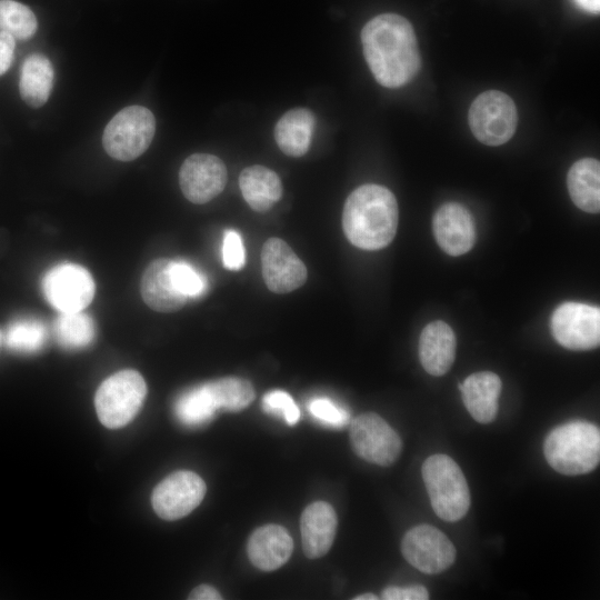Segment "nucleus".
Here are the masks:
<instances>
[{"label": "nucleus", "mask_w": 600, "mask_h": 600, "mask_svg": "<svg viewBox=\"0 0 600 600\" xmlns=\"http://www.w3.org/2000/svg\"><path fill=\"white\" fill-rule=\"evenodd\" d=\"M361 42L366 61L381 86L400 88L418 74L421 59L417 37L402 16H376L363 27Z\"/></svg>", "instance_id": "1"}, {"label": "nucleus", "mask_w": 600, "mask_h": 600, "mask_svg": "<svg viewBox=\"0 0 600 600\" xmlns=\"http://www.w3.org/2000/svg\"><path fill=\"white\" fill-rule=\"evenodd\" d=\"M399 221L396 197L386 187L363 184L346 200L342 227L348 240L363 250H379L391 243Z\"/></svg>", "instance_id": "2"}, {"label": "nucleus", "mask_w": 600, "mask_h": 600, "mask_svg": "<svg viewBox=\"0 0 600 600\" xmlns=\"http://www.w3.org/2000/svg\"><path fill=\"white\" fill-rule=\"evenodd\" d=\"M543 453L559 473L584 474L600 461V432L587 421H572L554 428L546 438Z\"/></svg>", "instance_id": "3"}, {"label": "nucleus", "mask_w": 600, "mask_h": 600, "mask_svg": "<svg viewBox=\"0 0 600 600\" xmlns=\"http://www.w3.org/2000/svg\"><path fill=\"white\" fill-rule=\"evenodd\" d=\"M421 471L436 514L448 522L462 519L470 507V491L457 462L446 454H432Z\"/></svg>", "instance_id": "4"}, {"label": "nucleus", "mask_w": 600, "mask_h": 600, "mask_svg": "<svg viewBox=\"0 0 600 600\" xmlns=\"http://www.w3.org/2000/svg\"><path fill=\"white\" fill-rule=\"evenodd\" d=\"M146 396L147 384L138 371L116 372L99 386L94 396L100 422L109 429L124 427L139 412Z\"/></svg>", "instance_id": "5"}, {"label": "nucleus", "mask_w": 600, "mask_h": 600, "mask_svg": "<svg viewBox=\"0 0 600 600\" xmlns=\"http://www.w3.org/2000/svg\"><path fill=\"white\" fill-rule=\"evenodd\" d=\"M156 132L153 113L142 106L120 110L106 126L102 144L106 152L119 161L140 157L150 146Z\"/></svg>", "instance_id": "6"}, {"label": "nucleus", "mask_w": 600, "mask_h": 600, "mask_svg": "<svg viewBox=\"0 0 600 600\" xmlns=\"http://www.w3.org/2000/svg\"><path fill=\"white\" fill-rule=\"evenodd\" d=\"M468 119L471 132L480 142L500 146L514 134L518 113L513 100L508 94L489 90L473 100Z\"/></svg>", "instance_id": "7"}, {"label": "nucleus", "mask_w": 600, "mask_h": 600, "mask_svg": "<svg viewBox=\"0 0 600 600\" xmlns=\"http://www.w3.org/2000/svg\"><path fill=\"white\" fill-rule=\"evenodd\" d=\"M47 301L60 312L82 311L94 297L96 284L90 272L76 263L52 267L42 279Z\"/></svg>", "instance_id": "8"}, {"label": "nucleus", "mask_w": 600, "mask_h": 600, "mask_svg": "<svg viewBox=\"0 0 600 600\" xmlns=\"http://www.w3.org/2000/svg\"><path fill=\"white\" fill-rule=\"evenodd\" d=\"M350 441L357 456L379 466L392 464L402 449L399 434L373 412L362 413L351 421Z\"/></svg>", "instance_id": "9"}, {"label": "nucleus", "mask_w": 600, "mask_h": 600, "mask_svg": "<svg viewBox=\"0 0 600 600\" xmlns=\"http://www.w3.org/2000/svg\"><path fill=\"white\" fill-rule=\"evenodd\" d=\"M550 324L553 338L567 349L590 350L600 343L598 307L564 302L553 311Z\"/></svg>", "instance_id": "10"}, {"label": "nucleus", "mask_w": 600, "mask_h": 600, "mask_svg": "<svg viewBox=\"0 0 600 600\" xmlns=\"http://www.w3.org/2000/svg\"><path fill=\"white\" fill-rule=\"evenodd\" d=\"M404 559L423 573L436 574L448 569L456 559V549L439 529L420 524L411 528L401 542Z\"/></svg>", "instance_id": "11"}, {"label": "nucleus", "mask_w": 600, "mask_h": 600, "mask_svg": "<svg viewBox=\"0 0 600 600\" xmlns=\"http://www.w3.org/2000/svg\"><path fill=\"white\" fill-rule=\"evenodd\" d=\"M206 491V483L197 473L181 470L171 473L154 488L151 502L160 518L178 520L200 504Z\"/></svg>", "instance_id": "12"}, {"label": "nucleus", "mask_w": 600, "mask_h": 600, "mask_svg": "<svg viewBox=\"0 0 600 600\" xmlns=\"http://www.w3.org/2000/svg\"><path fill=\"white\" fill-rule=\"evenodd\" d=\"M223 161L214 154L193 153L181 164L179 184L183 196L196 204H203L219 196L227 183Z\"/></svg>", "instance_id": "13"}, {"label": "nucleus", "mask_w": 600, "mask_h": 600, "mask_svg": "<svg viewBox=\"0 0 600 600\" xmlns=\"http://www.w3.org/2000/svg\"><path fill=\"white\" fill-rule=\"evenodd\" d=\"M262 276L268 289L274 293H288L300 288L307 280V268L289 244L270 238L261 251Z\"/></svg>", "instance_id": "14"}, {"label": "nucleus", "mask_w": 600, "mask_h": 600, "mask_svg": "<svg viewBox=\"0 0 600 600\" xmlns=\"http://www.w3.org/2000/svg\"><path fill=\"white\" fill-rule=\"evenodd\" d=\"M432 226L439 247L450 256H462L474 244L472 216L458 202L442 204L434 213Z\"/></svg>", "instance_id": "15"}, {"label": "nucleus", "mask_w": 600, "mask_h": 600, "mask_svg": "<svg viewBox=\"0 0 600 600\" xmlns=\"http://www.w3.org/2000/svg\"><path fill=\"white\" fill-rule=\"evenodd\" d=\"M171 260L159 258L149 263L140 282V292L148 307L158 312L180 310L188 298L179 292L170 273Z\"/></svg>", "instance_id": "16"}, {"label": "nucleus", "mask_w": 600, "mask_h": 600, "mask_svg": "<svg viewBox=\"0 0 600 600\" xmlns=\"http://www.w3.org/2000/svg\"><path fill=\"white\" fill-rule=\"evenodd\" d=\"M302 548L310 559L323 557L331 548L337 531V514L324 501L309 504L300 520Z\"/></svg>", "instance_id": "17"}, {"label": "nucleus", "mask_w": 600, "mask_h": 600, "mask_svg": "<svg viewBox=\"0 0 600 600\" xmlns=\"http://www.w3.org/2000/svg\"><path fill=\"white\" fill-rule=\"evenodd\" d=\"M293 550V541L287 529L267 524L252 532L247 544L250 561L258 569L272 571L283 566Z\"/></svg>", "instance_id": "18"}, {"label": "nucleus", "mask_w": 600, "mask_h": 600, "mask_svg": "<svg viewBox=\"0 0 600 600\" xmlns=\"http://www.w3.org/2000/svg\"><path fill=\"white\" fill-rule=\"evenodd\" d=\"M456 356V337L443 321L427 324L419 339V358L431 376H442L451 368Z\"/></svg>", "instance_id": "19"}, {"label": "nucleus", "mask_w": 600, "mask_h": 600, "mask_svg": "<svg viewBox=\"0 0 600 600\" xmlns=\"http://www.w3.org/2000/svg\"><path fill=\"white\" fill-rule=\"evenodd\" d=\"M459 389L467 410L476 421L489 423L494 420L501 391V380L496 373H472L459 383Z\"/></svg>", "instance_id": "20"}, {"label": "nucleus", "mask_w": 600, "mask_h": 600, "mask_svg": "<svg viewBox=\"0 0 600 600\" xmlns=\"http://www.w3.org/2000/svg\"><path fill=\"white\" fill-rule=\"evenodd\" d=\"M316 127V117L308 108L287 111L276 123L274 140L280 150L290 157L308 152Z\"/></svg>", "instance_id": "21"}, {"label": "nucleus", "mask_w": 600, "mask_h": 600, "mask_svg": "<svg viewBox=\"0 0 600 600\" xmlns=\"http://www.w3.org/2000/svg\"><path fill=\"white\" fill-rule=\"evenodd\" d=\"M239 187L246 202L259 212L268 211L282 196L279 176L259 164L247 167L241 171Z\"/></svg>", "instance_id": "22"}, {"label": "nucleus", "mask_w": 600, "mask_h": 600, "mask_svg": "<svg viewBox=\"0 0 600 600\" xmlns=\"http://www.w3.org/2000/svg\"><path fill=\"white\" fill-rule=\"evenodd\" d=\"M54 79L50 59L42 53L28 56L20 69L19 91L31 108H41L49 99Z\"/></svg>", "instance_id": "23"}, {"label": "nucleus", "mask_w": 600, "mask_h": 600, "mask_svg": "<svg viewBox=\"0 0 600 600\" xmlns=\"http://www.w3.org/2000/svg\"><path fill=\"white\" fill-rule=\"evenodd\" d=\"M567 186L573 203L582 211L598 213L600 210V163L583 158L572 164Z\"/></svg>", "instance_id": "24"}, {"label": "nucleus", "mask_w": 600, "mask_h": 600, "mask_svg": "<svg viewBox=\"0 0 600 600\" xmlns=\"http://www.w3.org/2000/svg\"><path fill=\"white\" fill-rule=\"evenodd\" d=\"M58 343L70 350L89 346L96 334L94 322L83 311L61 312L53 324Z\"/></svg>", "instance_id": "25"}, {"label": "nucleus", "mask_w": 600, "mask_h": 600, "mask_svg": "<svg viewBox=\"0 0 600 600\" xmlns=\"http://www.w3.org/2000/svg\"><path fill=\"white\" fill-rule=\"evenodd\" d=\"M217 410L218 407L207 383L183 392L174 403L176 417L187 426L208 422Z\"/></svg>", "instance_id": "26"}, {"label": "nucleus", "mask_w": 600, "mask_h": 600, "mask_svg": "<svg viewBox=\"0 0 600 600\" xmlns=\"http://www.w3.org/2000/svg\"><path fill=\"white\" fill-rule=\"evenodd\" d=\"M48 331L37 318H21L12 321L3 332V343L19 353H36L46 344Z\"/></svg>", "instance_id": "27"}, {"label": "nucleus", "mask_w": 600, "mask_h": 600, "mask_svg": "<svg viewBox=\"0 0 600 600\" xmlns=\"http://www.w3.org/2000/svg\"><path fill=\"white\" fill-rule=\"evenodd\" d=\"M218 409L240 411L254 399V389L250 381L238 377H226L207 382Z\"/></svg>", "instance_id": "28"}, {"label": "nucleus", "mask_w": 600, "mask_h": 600, "mask_svg": "<svg viewBox=\"0 0 600 600\" xmlns=\"http://www.w3.org/2000/svg\"><path fill=\"white\" fill-rule=\"evenodd\" d=\"M37 28L38 21L30 8L16 0H0V31L18 40H28Z\"/></svg>", "instance_id": "29"}, {"label": "nucleus", "mask_w": 600, "mask_h": 600, "mask_svg": "<svg viewBox=\"0 0 600 600\" xmlns=\"http://www.w3.org/2000/svg\"><path fill=\"white\" fill-rule=\"evenodd\" d=\"M170 273L179 292L189 298L200 297L207 290V279L183 260H171Z\"/></svg>", "instance_id": "30"}, {"label": "nucleus", "mask_w": 600, "mask_h": 600, "mask_svg": "<svg viewBox=\"0 0 600 600\" xmlns=\"http://www.w3.org/2000/svg\"><path fill=\"white\" fill-rule=\"evenodd\" d=\"M262 403L266 411L282 417L290 426L299 421L300 411L292 397L283 390L268 392L263 397Z\"/></svg>", "instance_id": "31"}, {"label": "nucleus", "mask_w": 600, "mask_h": 600, "mask_svg": "<svg viewBox=\"0 0 600 600\" xmlns=\"http://www.w3.org/2000/svg\"><path fill=\"white\" fill-rule=\"evenodd\" d=\"M308 409L317 420L331 427H343L350 420L349 412L328 398L312 399L308 404Z\"/></svg>", "instance_id": "32"}, {"label": "nucleus", "mask_w": 600, "mask_h": 600, "mask_svg": "<svg viewBox=\"0 0 600 600\" xmlns=\"http://www.w3.org/2000/svg\"><path fill=\"white\" fill-rule=\"evenodd\" d=\"M222 262L228 270L237 271L246 263V250L242 238L234 230H227L222 241Z\"/></svg>", "instance_id": "33"}, {"label": "nucleus", "mask_w": 600, "mask_h": 600, "mask_svg": "<svg viewBox=\"0 0 600 600\" xmlns=\"http://www.w3.org/2000/svg\"><path fill=\"white\" fill-rule=\"evenodd\" d=\"M381 598L384 600H426L429 599V592L421 584L406 588L388 587L382 591Z\"/></svg>", "instance_id": "34"}, {"label": "nucleus", "mask_w": 600, "mask_h": 600, "mask_svg": "<svg viewBox=\"0 0 600 600\" xmlns=\"http://www.w3.org/2000/svg\"><path fill=\"white\" fill-rule=\"evenodd\" d=\"M14 38L0 31V76L10 68L14 56Z\"/></svg>", "instance_id": "35"}, {"label": "nucleus", "mask_w": 600, "mask_h": 600, "mask_svg": "<svg viewBox=\"0 0 600 600\" xmlns=\"http://www.w3.org/2000/svg\"><path fill=\"white\" fill-rule=\"evenodd\" d=\"M188 599L191 600H219L222 599L221 594L213 587L208 584H201L193 589Z\"/></svg>", "instance_id": "36"}, {"label": "nucleus", "mask_w": 600, "mask_h": 600, "mask_svg": "<svg viewBox=\"0 0 600 600\" xmlns=\"http://www.w3.org/2000/svg\"><path fill=\"white\" fill-rule=\"evenodd\" d=\"M583 10L597 13L600 10V0H574Z\"/></svg>", "instance_id": "37"}, {"label": "nucleus", "mask_w": 600, "mask_h": 600, "mask_svg": "<svg viewBox=\"0 0 600 600\" xmlns=\"http://www.w3.org/2000/svg\"><path fill=\"white\" fill-rule=\"evenodd\" d=\"M378 597L373 593H363L358 597H354V600H377Z\"/></svg>", "instance_id": "38"}, {"label": "nucleus", "mask_w": 600, "mask_h": 600, "mask_svg": "<svg viewBox=\"0 0 600 600\" xmlns=\"http://www.w3.org/2000/svg\"><path fill=\"white\" fill-rule=\"evenodd\" d=\"M3 344V331L0 329V348Z\"/></svg>", "instance_id": "39"}]
</instances>
